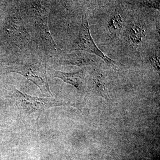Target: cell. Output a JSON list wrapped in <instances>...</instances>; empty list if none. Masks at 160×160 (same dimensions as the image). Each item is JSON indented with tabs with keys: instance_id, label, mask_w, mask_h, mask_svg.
Segmentation results:
<instances>
[{
	"instance_id": "obj_3",
	"label": "cell",
	"mask_w": 160,
	"mask_h": 160,
	"mask_svg": "<svg viewBox=\"0 0 160 160\" xmlns=\"http://www.w3.org/2000/svg\"><path fill=\"white\" fill-rule=\"evenodd\" d=\"M74 49L95 55L108 65L116 64L115 61L104 54L97 46L90 34L88 18L86 14H82V24L78 36L75 44Z\"/></svg>"
},
{
	"instance_id": "obj_6",
	"label": "cell",
	"mask_w": 160,
	"mask_h": 160,
	"mask_svg": "<svg viewBox=\"0 0 160 160\" xmlns=\"http://www.w3.org/2000/svg\"><path fill=\"white\" fill-rule=\"evenodd\" d=\"M91 87L95 94L109 101L107 80L102 72L97 70L92 73L91 78Z\"/></svg>"
},
{
	"instance_id": "obj_1",
	"label": "cell",
	"mask_w": 160,
	"mask_h": 160,
	"mask_svg": "<svg viewBox=\"0 0 160 160\" xmlns=\"http://www.w3.org/2000/svg\"><path fill=\"white\" fill-rule=\"evenodd\" d=\"M24 76L39 88L43 94L52 96L49 89L46 66L41 61L32 60L15 64L9 69Z\"/></svg>"
},
{
	"instance_id": "obj_2",
	"label": "cell",
	"mask_w": 160,
	"mask_h": 160,
	"mask_svg": "<svg viewBox=\"0 0 160 160\" xmlns=\"http://www.w3.org/2000/svg\"><path fill=\"white\" fill-rule=\"evenodd\" d=\"M16 104L19 109L26 113L42 112L52 107L61 106H72L78 108V105L66 103L53 98H41L31 96L16 89L14 92Z\"/></svg>"
},
{
	"instance_id": "obj_9",
	"label": "cell",
	"mask_w": 160,
	"mask_h": 160,
	"mask_svg": "<svg viewBox=\"0 0 160 160\" xmlns=\"http://www.w3.org/2000/svg\"><path fill=\"white\" fill-rule=\"evenodd\" d=\"M137 3H138L139 6H142V7H146V8L160 9L159 1H137Z\"/></svg>"
},
{
	"instance_id": "obj_4",
	"label": "cell",
	"mask_w": 160,
	"mask_h": 160,
	"mask_svg": "<svg viewBox=\"0 0 160 160\" xmlns=\"http://www.w3.org/2000/svg\"><path fill=\"white\" fill-rule=\"evenodd\" d=\"M62 55L58 60L60 65H72L78 66H87L93 65L97 62L94 56L88 52L79 50L71 53L61 52Z\"/></svg>"
},
{
	"instance_id": "obj_5",
	"label": "cell",
	"mask_w": 160,
	"mask_h": 160,
	"mask_svg": "<svg viewBox=\"0 0 160 160\" xmlns=\"http://www.w3.org/2000/svg\"><path fill=\"white\" fill-rule=\"evenodd\" d=\"M53 77L58 78L67 84L74 86L78 91L84 89V82L86 74V68L72 72H63L54 70L52 72Z\"/></svg>"
},
{
	"instance_id": "obj_10",
	"label": "cell",
	"mask_w": 160,
	"mask_h": 160,
	"mask_svg": "<svg viewBox=\"0 0 160 160\" xmlns=\"http://www.w3.org/2000/svg\"><path fill=\"white\" fill-rule=\"evenodd\" d=\"M149 63L151 66L154 67L156 70L159 72L160 71V57L157 54L151 55L149 58Z\"/></svg>"
},
{
	"instance_id": "obj_8",
	"label": "cell",
	"mask_w": 160,
	"mask_h": 160,
	"mask_svg": "<svg viewBox=\"0 0 160 160\" xmlns=\"http://www.w3.org/2000/svg\"><path fill=\"white\" fill-rule=\"evenodd\" d=\"M128 37L130 42L133 46H138L146 37L145 30L140 25H133L128 29Z\"/></svg>"
},
{
	"instance_id": "obj_7",
	"label": "cell",
	"mask_w": 160,
	"mask_h": 160,
	"mask_svg": "<svg viewBox=\"0 0 160 160\" xmlns=\"http://www.w3.org/2000/svg\"><path fill=\"white\" fill-rule=\"evenodd\" d=\"M123 20L119 13L113 14L107 24V33L111 38L116 37L123 28Z\"/></svg>"
}]
</instances>
